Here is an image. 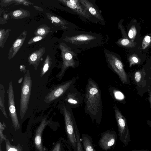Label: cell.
Segmentation results:
<instances>
[{"mask_svg":"<svg viewBox=\"0 0 151 151\" xmlns=\"http://www.w3.org/2000/svg\"><path fill=\"white\" fill-rule=\"evenodd\" d=\"M84 111L90 116L93 123L98 126L102 116L103 106L101 90L98 84L92 78L88 79L84 96Z\"/></svg>","mask_w":151,"mask_h":151,"instance_id":"6da1fadb","label":"cell"},{"mask_svg":"<svg viewBox=\"0 0 151 151\" xmlns=\"http://www.w3.org/2000/svg\"><path fill=\"white\" fill-rule=\"evenodd\" d=\"M62 38L66 45L71 49L81 52L100 46L103 42L101 35L91 32L77 29L69 30Z\"/></svg>","mask_w":151,"mask_h":151,"instance_id":"7a4b0ae2","label":"cell"},{"mask_svg":"<svg viewBox=\"0 0 151 151\" xmlns=\"http://www.w3.org/2000/svg\"><path fill=\"white\" fill-rule=\"evenodd\" d=\"M59 47L61 50L63 63L61 70L57 75L56 77L60 80L68 68H75L79 65L80 62L77 53L81 52L72 50L63 42L60 43Z\"/></svg>","mask_w":151,"mask_h":151,"instance_id":"3957f363","label":"cell"},{"mask_svg":"<svg viewBox=\"0 0 151 151\" xmlns=\"http://www.w3.org/2000/svg\"><path fill=\"white\" fill-rule=\"evenodd\" d=\"M61 111L65 121V127L68 142L73 151H77V141L75 133V126L76 124L72 109L65 104L61 106Z\"/></svg>","mask_w":151,"mask_h":151,"instance_id":"277c9868","label":"cell"},{"mask_svg":"<svg viewBox=\"0 0 151 151\" xmlns=\"http://www.w3.org/2000/svg\"><path fill=\"white\" fill-rule=\"evenodd\" d=\"M104 52L109 67L118 76L123 83L129 84V76L125 71L123 64L117 55L106 49Z\"/></svg>","mask_w":151,"mask_h":151,"instance_id":"5b68a950","label":"cell"},{"mask_svg":"<svg viewBox=\"0 0 151 151\" xmlns=\"http://www.w3.org/2000/svg\"><path fill=\"white\" fill-rule=\"evenodd\" d=\"M32 84L29 70H27L24 76L21 88L20 114L21 119H23L28 108Z\"/></svg>","mask_w":151,"mask_h":151,"instance_id":"8992f818","label":"cell"},{"mask_svg":"<svg viewBox=\"0 0 151 151\" xmlns=\"http://www.w3.org/2000/svg\"><path fill=\"white\" fill-rule=\"evenodd\" d=\"M113 108L118 126L119 139L124 145L126 147L131 141L130 132L126 119L117 106H114Z\"/></svg>","mask_w":151,"mask_h":151,"instance_id":"52a82bcc","label":"cell"},{"mask_svg":"<svg viewBox=\"0 0 151 151\" xmlns=\"http://www.w3.org/2000/svg\"><path fill=\"white\" fill-rule=\"evenodd\" d=\"M58 1L69 8L86 22H90L95 23H99L98 21L93 17L81 3L79 0Z\"/></svg>","mask_w":151,"mask_h":151,"instance_id":"ba28073f","label":"cell"},{"mask_svg":"<svg viewBox=\"0 0 151 151\" xmlns=\"http://www.w3.org/2000/svg\"><path fill=\"white\" fill-rule=\"evenodd\" d=\"M76 81L74 78L56 86L45 96L44 101L49 103L63 96L74 87Z\"/></svg>","mask_w":151,"mask_h":151,"instance_id":"9c48e42d","label":"cell"},{"mask_svg":"<svg viewBox=\"0 0 151 151\" xmlns=\"http://www.w3.org/2000/svg\"><path fill=\"white\" fill-rule=\"evenodd\" d=\"M8 93L9 114L14 128L15 130H17L20 128V124L15 109L13 84L11 81L9 83Z\"/></svg>","mask_w":151,"mask_h":151,"instance_id":"30bf717a","label":"cell"},{"mask_svg":"<svg viewBox=\"0 0 151 151\" xmlns=\"http://www.w3.org/2000/svg\"><path fill=\"white\" fill-rule=\"evenodd\" d=\"M83 100V96L75 86L67 92L64 99L66 105L72 109L78 108L81 105Z\"/></svg>","mask_w":151,"mask_h":151,"instance_id":"8fae6325","label":"cell"},{"mask_svg":"<svg viewBox=\"0 0 151 151\" xmlns=\"http://www.w3.org/2000/svg\"><path fill=\"white\" fill-rule=\"evenodd\" d=\"M117 136L114 130H109L104 132L101 135L98 143L103 150L107 151L112 147H115L117 140Z\"/></svg>","mask_w":151,"mask_h":151,"instance_id":"7c38bea8","label":"cell"},{"mask_svg":"<svg viewBox=\"0 0 151 151\" xmlns=\"http://www.w3.org/2000/svg\"><path fill=\"white\" fill-rule=\"evenodd\" d=\"M81 3L88 12L102 25H105V21L98 7L93 1L79 0Z\"/></svg>","mask_w":151,"mask_h":151,"instance_id":"4fadbf2b","label":"cell"},{"mask_svg":"<svg viewBox=\"0 0 151 151\" xmlns=\"http://www.w3.org/2000/svg\"><path fill=\"white\" fill-rule=\"evenodd\" d=\"M27 32L24 30L14 42L9 49L8 58L9 60L13 58L19 50L26 38Z\"/></svg>","mask_w":151,"mask_h":151,"instance_id":"5bb4252c","label":"cell"},{"mask_svg":"<svg viewBox=\"0 0 151 151\" xmlns=\"http://www.w3.org/2000/svg\"><path fill=\"white\" fill-rule=\"evenodd\" d=\"M49 123V122L46 121V118L43 119L36 131L35 143L36 147L38 151H45V150L42 145V134L44 128Z\"/></svg>","mask_w":151,"mask_h":151,"instance_id":"9a60e30c","label":"cell"},{"mask_svg":"<svg viewBox=\"0 0 151 151\" xmlns=\"http://www.w3.org/2000/svg\"><path fill=\"white\" fill-rule=\"evenodd\" d=\"M45 50V48L41 47L33 52L28 57V60L29 65H33L35 70L37 69Z\"/></svg>","mask_w":151,"mask_h":151,"instance_id":"2e32d148","label":"cell"},{"mask_svg":"<svg viewBox=\"0 0 151 151\" xmlns=\"http://www.w3.org/2000/svg\"><path fill=\"white\" fill-rule=\"evenodd\" d=\"M146 72L144 69L137 70L133 73L132 79L134 84L138 86H142L144 84Z\"/></svg>","mask_w":151,"mask_h":151,"instance_id":"e0dca14e","label":"cell"},{"mask_svg":"<svg viewBox=\"0 0 151 151\" xmlns=\"http://www.w3.org/2000/svg\"><path fill=\"white\" fill-rule=\"evenodd\" d=\"M81 139L84 151H97L93 144L92 139L90 136L87 134H83Z\"/></svg>","mask_w":151,"mask_h":151,"instance_id":"ac0fdd59","label":"cell"},{"mask_svg":"<svg viewBox=\"0 0 151 151\" xmlns=\"http://www.w3.org/2000/svg\"><path fill=\"white\" fill-rule=\"evenodd\" d=\"M11 18L14 19H19L29 17L30 16V12L28 10L23 9L11 12L9 14Z\"/></svg>","mask_w":151,"mask_h":151,"instance_id":"d6986e66","label":"cell"},{"mask_svg":"<svg viewBox=\"0 0 151 151\" xmlns=\"http://www.w3.org/2000/svg\"><path fill=\"white\" fill-rule=\"evenodd\" d=\"M109 89L110 94L115 100L121 103H125V97L122 92L113 87H110Z\"/></svg>","mask_w":151,"mask_h":151,"instance_id":"ffe728a7","label":"cell"},{"mask_svg":"<svg viewBox=\"0 0 151 151\" xmlns=\"http://www.w3.org/2000/svg\"><path fill=\"white\" fill-rule=\"evenodd\" d=\"M115 43L117 45L124 47H134L136 46L135 42L125 37H122L119 39Z\"/></svg>","mask_w":151,"mask_h":151,"instance_id":"44dd1931","label":"cell"},{"mask_svg":"<svg viewBox=\"0 0 151 151\" xmlns=\"http://www.w3.org/2000/svg\"><path fill=\"white\" fill-rule=\"evenodd\" d=\"M50 28L46 24L40 25L34 32L35 36H46L50 32Z\"/></svg>","mask_w":151,"mask_h":151,"instance_id":"7402d4cb","label":"cell"},{"mask_svg":"<svg viewBox=\"0 0 151 151\" xmlns=\"http://www.w3.org/2000/svg\"><path fill=\"white\" fill-rule=\"evenodd\" d=\"M5 91L4 87L1 83L0 84V109L5 116L8 118L4 104Z\"/></svg>","mask_w":151,"mask_h":151,"instance_id":"603a6c76","label":"cell"},{"mask_svg":"<svg viewBox=\"0 0 151 151\" xmlns=\"http://www.w3.org/2000/svg\"><path fill=\"white\" fill-rule=\"evenodd\" d=\"M11 29H0V47L3 48L5 43L7 40L8 37L9 35V32Z\"/></svg>","mask_w":151,"mask_h":151,"instance_id":"cb8c5ba5","label":"cell"},{"mask_svg":"<svg viewBox=\"0 0 151 151\" xmlns=\"http://www.w3.org/2000/svg\"><path fill=\"white\" fill-rule=\"evenodd\" d=\"M52 58L48 54L45 60L41 70L40 76H42L48 71L52 63Z\"/></svg>","mask_w":151,"mask_h":151,"instance_id":"d4e9b609","label":"cell"},{"mask_svg":"<svg viewBox=\"0 0 151 151\" xmlns=\"http://www.w3.org/2000/svg\"><path fill=\"white\" fill-rule=\"evenodd\" d=\"M75 133L77 141V151H84L79 131L78 128L77 124L75 126Z\"/></svg>","mask_w":151,"mask_h":151,"instance_id":"484cf974","label":"cell"},{"mask_svg":"<svg viewBox=\"0 0 151 151\" xmlns=\"http://www.w3.org/2000/svg\"><path fill=\"white\" fill-rule=\"evenodd\" d=\"M128 61L129 67H131L133 65L139 64L141 63L140 58L135 54L130 55L128 58Z\"/></svg>","mask_w":151,"mask_h":151,"instance_id":"4316f807","label":"cell"},{"mask_svg":"<svg viewBox=\"0 0 151 151\" xmlns=\"http://www.w3.org/2000/svg\"><path fill=\"white\" fill-rule=\"evenodd\" d=\"M137 29L134 25L132 26L130 28L128 34V38L133 41L134 39L137 34Z\"/></svg>","mask_w":151,"mask_h":151,"instance_id":"83f0119b","label":"cell"},{"mask_svg":"<svg viewBox=\"0 0 151 151\" xmlns=\"http://www.w3.org/2000/svg\"><path fill=\"white\" fill-rule=\"evenodd\" d=\"M151 43V35H147L144 38L142 43V48L145 49Z\"/></svg>","mask_w":151,"mask_h":151,"instance_id":"f1b7e54d","label":"cell"},{"mask_svg":"<svg viewBox=\"0 0 151 151\" xmlns=\"http://www.w3.org/2000/svg\"><path fill=\"white\" fill-rule=\"evenodd\" d=\"M6 127V125L4 122H3V124H2L1 122H0V146L1 142L4 140H6V137H5L3 134V131L5 129V128Z\"/></svg>","mask_w":151,"mask_h":151,"instance_id":"f546056e","label":"cell"},{"mask_svg":"<svg viewBox=\"0 0 151 151\" xmlns=\"http://www.w3.org/2000/svg\"><path fill=\"white\" fill-rule=\"evenodd\" d=\"M45 36H35L31 38L28 42L29 45L38 41L44 38Z\"/></svg>","mask_w":151,"mask_h":151,"instance_id":"4dcf8cb0","label":"cell"},{"mask_svg":"<svg viewBox=\"0 0 151 151\" xmlns=\"http://www.w3.org/2000/svg\"><path fill=\"white\" fill-rule=\"evenodd\" d=\"M14 2L16 3L15 5L22 4L26 6H29L31 5L32 3L30 2L29 1L27 0H14Z\"/></svg>","mask_w":151,"mask_h":151,"instance_id":"1f68e13d","label":"cell"},{"mask_svg":"<svg viewBox=\"0 0 151 151\" xmlns=\"http://www.w3.org/2000/svg\"><path fill=\"white\" fill-rule=\"evenodd\" d=\"M7 151H18L13 146H12L9 141L7 139L5 140Z\"/></svg>","mask_w":151,"mask_h":151,"instance_id":"d6a6232c","label":"cell"},{"mask_svg":"<svg viewBox=\"0 0 151 151\" xmlns=\"http://www.w3.org/2000/svg\"><path fill=\"white\" fill-rule=\"evenodd\" d=\"M2 4H1L2 6H5L7 5H9L14 3V0H2Z\"/></svg>","mask_w":151,"mask_h":151,"instance_id":"836d02e7","label":"cell"},{"mask_svg":"<svg viewBox=\"0 0 151 151\" xmlns=\"http://www.w3.org/2000/svg\"><path fill=\"white\" fill-rule=\"evenodd\" d=\"M52 151H61V144L60 142H59L56 144Z\"/></svg>","mask_w":151,"mask_h":151,"instance_id":"e575fe53","label":"cell"},{"mask_svg":"<svg viewBox=\"0 0 151 151\" xmlns=\"http://www.w3.org/2000/svg\"><path fill=\"white\" fill-rule=\"evenodd\" d=\"M149 97L148 98V101L150 103V107L151 109V92L150 91L148 92Z\"/></svg>","mask_w":151,"mask_h":151,"instance_id":"d590c367","label":"cell"},{"mask_svg":"<svg viewBox=\"0 0 151 151\" xmlns=\"http://www.w3.org/2000/svg\"><path fill=\"white\" fill-rule=\"evenodd\" d=\"M33 6L37 10L41 11H43V9L40 7L35 5H33Z\"/></svg>","mask_w":151,"mask_h":151,"instance_id":"8d00e7d4","label":"cell"},{"mask_svg":"<svg viewBox=\"0 0 151 151\" xmlns=\"http://www.w3.org/2000/svg\"><path fill=\"white\" fill-rule=\"evenodd\" d=\"M20 71H22L25 70V67L23 65H21L20 66Z\"/></svg>","mask_w":151,"mask_h":151,"instance_id":"74e56055","label":"cell"},{"mask_svg":"<svg viewBox=\"0 0 151 151\" xmlns=\"http://www.w3.org/2000/svg\"><path fill=\"white\" fill-rule=\"evenodd\" d=\"M150 150L148 149H142V150H134L131 151H150Z\"/></svg>","mask_w":151,"mask_h":151,"instance_id":"f35d334b","label":"cell"},{"mask_svg":"<svg viewBox=\"0 0 151 151\" xmlns=\"http://www.w3.org/2000/svg\"><path fill=\"white\" fill-rule=\"evenodd\" d=\"M147 123L148 125L151 128V121L147 120Z\"/></svg>","mask_w":151,"mask_h":151,"instance_id":"ab89813d","label":"cell"},{"mask_svg":"<svg viewBox=\"0 0 151 151\" xmlns=\"http://www.w3.org/2000/svg\"><path fill=\"white\" fill-rule=\"evenodd\" d=\"M8 14H4V19H5L7 20L8 19Z\"/></svg>","mask_w":151,"mask_h":151,"instance_id":"60d3db41","label":"cell"},{"mask_svg":"<svg viewBox=\"0 0 151 151\" xmlns=\"http://www.w3.org/2000/svg\"><path fill=\"white\" fill-rule=\"evenodd\" d=\"M23 78H21L20 80V81H18V82L19 83H20L22 81V80H23Z\"/></svg>","mask_w":151,"mask_h":151,"instance_id":"b9f144b4","label":"cell"},{"mask_svg":"<svg viewBox=\"0 0 151 151\" xmlns=\"http://www.w3.org/2000/svg\"><path fill=\"white\" fill-rule=\"evenodd\" d=\"M150 70H151V69H150ZM150 78H151V76L150 77Z\"/></svg>","mask_w":151,"mask_h":151,"instance_id":"7bdbcfd3","label":"cell"}]
</instances>
